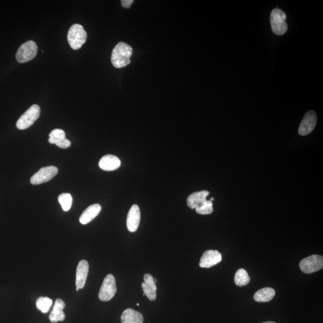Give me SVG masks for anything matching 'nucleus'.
Returning a JSON list of instances; mask_svg holds the SVG:
<instances>
[{"instance_id": "obj_1", "label": "nucleus", "mask_w": 323, "mask_h": 323, "mask_svg": "<svg viewBox=\"0 0 323 323\" xmlns=\"http://www.w3.org/2000/svg\"><path fill=\"white\" fill-rule=\"evenodd\" d=\"M132 48L129 44L120 42L114 47L111 54V61L116 68L125 67L131 63Z\"/></svg>"}, {"instance_id": "obj_2", "label": "nucleus", "mask_w": 323, "mask_h": 323, "mask_svg": "<svg viewBox=\"0 0 323 323\" xmlns=\"http://www.w3.org/2000/svg\"><path fill=\"white\" fill-rule=\"evenodd\" d=\"M87 37V32L83 27L79 24H74L69 29L67 40L72 49L76 50L86 43Z\"/></svg>"}, {"instance_id": "obj_3", "label": "nucleus", "mask_w": 323, "mask_h": 323, "mask_svg": "<svg viewBox=\"0 0 323 323\" xmlns=\"http://www.w3.org/2000/svg\"><path fill=\"white\" fill-rule=\"evenodd\" d=\"M286 14L279 8H275L272 11L270 16L271 25L274 34L282 35L288 31V26L286 23Z\"/></svg>"}, {"instance_id": "obj_4", "label": "nucleus", "mask_w": 323, "mask_h": 323, "mask_svg": "<svg viewBox=\"0 0 323 323\" xmlns=\"http://www.w3.org/2000/svg\"><path fill=\"white\" fill-rule=\"evenodd\" d=\"M40 115V108L37 104L28 108L16 122V127L20 130L28 129L34 124Z\"/></svg>"}, {"instance_id": "obj_5", "label": "nucleus", "mask_w": 323, "mask_h": 323, "mask_svg": "<svg viewBox=\"0 0 323 323\" xmlns=\"http://www.w3.org/2000/svg\"><path fill=\"white\" fill-rule=\"evenodd\" d=\"M116 292L115 278L112 274H108L105 277L99 290L98 295L99 300L104 302L109 301L114 297Z\"/></svg>"}, {"instance_id": "obj_6", "label": "nucleus", "mask_w": 323, "mask_h": 323, "mask_svg": "<svg viewBox=\"0 0 323 323\" xmlns=\"http://www.w3.org/2000/svg\"><path fill=\"white\" fill-rule=\"evenodd\" d=\"M37 44L33 41H26L17 51L16 58L19 63H25L34 59L37 53Z\"/></svg>"}, {"instance_id": "obj_7", "label": "nucleus", "mask_w": 323, "mask_h": 323, "mask_svg": "<svg viewBox=\"0 0 323 323\" xmlns=\"http://www.w3.org/2000/svg\"><path fill=\"white\" fill-rule=\"evenodd\" d=\"M300 267L305 274H312L321 270L323 267V256L315 255L305 258L301 261Z\"/></svg>"}, {"instance_id": "obj_8", "label": "nucleus", "mask_w": 323, "mask_h": 323, "mask_svg": "<svg viewBox=\"0 0 323 323\" xmlns=\"http://www.w3.org/2000/svg\"><path fill=\"white\" fill-rule=\"evenodd\" d=\"M58 173V168L54 167V166L42 168L37 173L33 175L30 180V182L33 185H38L49 182L56 176Z\"/></svg>"}, {"instance_id": "obj_9", "label": "nucleus", "mask_w": 323, "mask_h": 323, "mask_svg": "<svg viewBox=\"0 0 323 323\" xmlns=\"http://www.w3.org/2000/svg\"><path fill=\"white\" fill-rule=\"evenodd\" d=\"M316 113L314 111H309L304 117L303 121L299 128V134L302 136L309 135L315 128L317 124Z\"/></svg>"}, {"instance_id": "obj_10", "label": "nucleus", "mask_w": 323, "mask_h": 323, "mask_svg": "<svg viewBox=\"0 0 323 323\" xmlns=\"http://www.w3.org/2000/svg\"><path fill=\"white\" fill-rule=\"evenodd\" d=\"M222 260L221 253L217 250H207L203 253L201 258L199 267L202 268H210L219 264Z\"/></svg>"}, {"instance_id": "obj_11", "label": "nucleus", "mask_w": 323, "mask_h": 323, "mask_svg": "<svg viewBox=\"0 0 323 323\" xmlns=\"http://www.w3.org/2000/svg\"><path fill=\"white\" fill-rule=\"evenodd\" d=\"M140 208L137 205H133L129 211L127 220H126V225L128 231L131 232L137 231L140 225Z\"/></svg>"}, {"instance_id": "obj_12", "label": "nucleus", "mask_w": 323, "mask_h": 323, "mask_svg": "<svg viewBox=\"0 0 323 323\" xmlns=\"http://www.w3.org/2000/svg\"><path fill=\"white\" fill-rule=\"evenodd\" d=\"M49 142L61 149H67L71 146V141L66 138L65 132L62 129H53L50 133Z\"/></svg>"}, {"instance_id": "obj_13", "label": "nucleus", "mask_w": 323, "mask_h": 323, "mask_svg": "<svg viewBox=\"0 0 323 323\" xmlns=\"http://www.w3.org/2000/svg\"><path fill=\"white\" fill-rule=\"evenodd\" d=\"M144 281L141 285L144 294L151 301L156 300L157 287L154 283V278L152 275L146 274L144 275Z\"/></svg>"}, {"instance_id": "obj_14", "label": "nucleus", "mask_w": 323, "mask_h": 323, "mask_svg": "<svg viewBox=\"0 0 323 323\" xmlns=\"http://www.w3.org/2000/svg\"><path fill=\"white\" fill-rule=\"evenodd\" d=\"M89 273V264L86 261H81L78 263L76 270V280L75 285L79 289H83L85 286L87 275Z\"/></svg>"}, {"instance_id": "obj_15", "label": "nucleus", "mask_w": 323, "mask_h": 323, "mask_svg": "<svg viewBox=\"0 0 323 323\" xmlns=\"http://www.w3.org/2000/svg\"><path fill=\"white\" fill-rule=\"evenodd\" d=\"M121 165V162L117 156L107 155H105L99 162V167L102 170L111 171L117 170Z\"/></svg>"}, {"instance_id": "obj_16", "label": "nucleus", "mask_w": 323, "mask_h": 323, "mask_svg": "<svg viewBox=\"0 0 323 323\" xmlns=\"http://www.w3.org/2000/svg\"><path fill=\"white\" fill-rule=\"evenodd\" d=\"M209 194L210 192L207 191L193 193L187 199L188 207L191 209H196L201 207L207 201V197Z\"/></svg>"}, {"instance_id": "obj_17", "label": "nucleus", "mask_w": 323, "mask_h": 323, "mask_svg": "<svg viewBox=\"0 0 323 323\" xmlns=\"http://www.w3.org/2000/svg\"><path fill=\"white\" fill-rule=\"evenodd\" d=\"M65 304L61 299H57L54 305L53 310L49 316L50 321L53 323L65 321V315L63 312L65 309Z\"/></svg>"}, {"instance_id": "obj_18", "label": "nucleus", "mask_w": 323, "mask_h": 323, "mask_svg": "<svg viewBox=\"0 0 323 323\" xmlns=\"http://www.w3.org/2000/svg\"><path fill=\"white\" fill-rule=\"evenodd\" d=\"M101 211V206L98 204H92L87 207L80 217L81 224L87 225L92 222Z\"/></svg>"}, {"instance_id": "obj_19", "label": "nucleus", "mask_w": 323, "mask_h": 323, "mask_svg": "<svg viewBox=\"0 0 323 323\" xmlns=\"http://www.w3.org/2000/svg\"><path fill=\"white\" fill-rule=\"evenodd\" d=\"M122 323H143L144 318L140 313L128 309L123 312L121 316Z\"/></svg>"}, {"instance_id": "obj_20", "label": "nucleus", "mask_w": 323, "mask_h": 323, "mask_svg": "<svg viewBox=\"0 0 323 323\" xmlns=\"http://www.w3.org/2000/svg\"><path fill=\"white\" fill-rule=\"evenodd\" d=\"M276 292L271 288H265L259 290L254 295V300L258 303H267L274 298Z\"/></svg>"}, {"instance_id": "obj_21", "label": "nucleus", "mask_w": 323, "mask_h": 323, "mask_svg": "<svg viewBox=\"0 0 323 323\" xmlns=\"http://www.w3.org/2000/svg\"><path fill=\"white\" fill-rule=\"evenodd\" d=\"M234 281L237 286L242 287L248 285L250 282V278L244 269H240L235 274Z\"/></svg>"}, {"instance_id": "obj_22", "label": "nucleus", "mask_w": 323, "mask_h": 323, "mask_svg": "<svg viewBox=\"0 0 323 323\" xmlns=\"http://www.w3.org/2000/svg\"><path fill=\"white\" fill-rule=\"evenodd\" d=\"M52 304L53 301L51 299L47 297H40L36 301V307L41 313L46 314L49 312Z\"/></svg>"}, {"instance_id": "obj_23", "label": "nucleus", "mask_w": 323, "mask_h": 323, "mask_svg": "<svg viewBox=\"0 0 323 323\" xmlns=\"http://www.w3.org/2000/svg\"><path fill=\"white\" fill-rule=\"evenodd\" d=\"M58 201L61 205L63 210L68 211L70 210L72 204V196L69 194H62L59 196Z\"/></svg>"}, {"instance_id": "obj_24", "label": "nucleus", "mask_w": 323, "mask_h": 323, "mask_svg": "<svg viewBox=\"0 0 323 323\" xmlns=\"http://www.w3.org/2000/svg\"><path fill=\"white\" fill-rule=\"evenodd\" d=\"M195 210L196 213L201 214V215L211 214L213 211V202L207 200L205 204L201 205V207L196 208Z\"/></svg>"}, {"instance_id": "obj_25", "label": "nucleus", "mask_w": 323, "mask_h": 323, "mask_svg": "<svg viewBox=\"0 0 323 323\" xmlns=\"http://www.w3.org/2000/svg\"><path fill=\"white\" fill-rule=\"evenodd\" d=\"M121 2L122 5L123 7L128 8L131 7L134 1H132V0H123V1H122Z\"/></svg>"}, {"instance_id": "obj_26", "label": "nucleus", "mask_w": 323, "mask_h": 323, "mask_svg": "<svg viewBox=\"0 0 323 323\" xmlns=\"http://www.w3.org/2000/svg\"><path fill=\"white\" fill-rule=\"evenodd\" d=\"M274 323V322H265V323Z\"/></svg>"}, {"instance_id": "obj_27", "label": "nucleus", "mask_w": 323, "mask_h": 323, "mask_svg": "<svg viewBox=\"0 0 323 323\" xmlns=\"http://www.w3.org/2000/svg\"><path fill=\"white\" fill-rule=\"evenodd\" d=\"M154 283H155V284H156V283H157V280H156V279H154Z\"/></svg>"}, {"instance_id": "obj_28", "label": "nucleus", "mask_w": 323, "mask_h": 323, "mask_svg": "<svg viewBox=\"0 0 323 323\" xmlns=\"http://www.w3.org/2000/svg\"><path fill=\"white\" fill-rule=\"evenodd\" d=\"M210 201H211V202H212L213 201H214V198H211V200H210Z\"/></svg>"}, {"instance_id": "obj_29", "label": "nucleus", "mask_w": 323, "mask_h": 323, "mask_svg": "<svg viewBox=\"0 0 323 323\" xmlns=\"http://www.w3.org/2000/svg\"><path fill=\"white\" fill-rule=\"evenodd\" d=\"M79 290H80L79 289H78V288H76V291H79Z\"/></svg>"}, {"instance_id": "obj_30", "label": "nucleus", "mask_w": 323, "mask_h": 323, "mask_svg": "<svg viewBox=\"0 0 323 323\" xmlns=\"http://www.w3.org/2000/svg\"><path fill=\"white\" fill-rule=\"evenodd\" d=\"M137 306H140V304H137Z\"/></svg>"}]
</instances>
